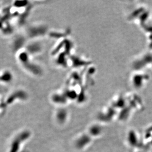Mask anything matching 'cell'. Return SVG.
Masks as SVG:
<instances>
[{"label": "cell", "instance_id": "1", "mask_svg": "<svg viewBox=\"0 0 152 152\" xmlns=\"http://www.w3.org/2000/svg\"><path fill=\"white\" fill-rule=\"evenodd\" d=\"M13 78L11 72L9 71H4L0 72V81L5 83H9L12 81Z\"/></svg>", "mask_w": 152, "mask_h": 152}]
</instances>
